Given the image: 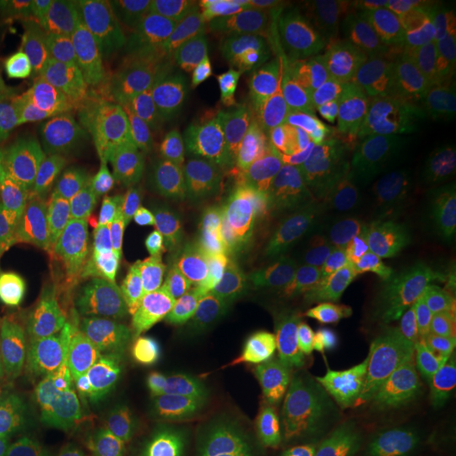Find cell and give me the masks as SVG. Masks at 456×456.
<instances>
[{"label":"cell","mask_w":456,"mask_h":456,"mask_svg":"<svg viewBox=\"0 0 456 456\" xmlns=\"http://www.w3.org/2000/svg\"><path fill=\"white\" fill-rule=\"evenodd\" d=\"M154 132L178 173L196 176L212 163L207 115L195 83L164 45L142 71Z\"/></svg>","instance_id":"obj_9"},{"label":"cell","mask_w":456,"mask_h":456,"mask_svg":"<svg viewBox=\"0 0 456 456\" xmlns=\"http://www.w3.org/2000/svg\"><path fill=\"white\" fill-rule=\"evenodd\" d=\"M282 386L274 375L262 374L247 392L244 408V426L248 436L250 452L254 453L267 435L271 424L281 414Z\"/></svg>","instance_id":"obj_38"},{"label":"cell","mask_w":456,"mask_h":456,"mask_svg":"<svg viewBox=\"0 0 456 456\" xmlns=\"http://www.w3.org/2000/svg\"><path fill=\"white\" fill-rule=\"evenodd\" d=\"M303 369L326 394L367 401L374 394L365 335L330 318L313 322L301 352Z\"/></svg>","instance_id":"obj_13"},{"label":"cell","mask_w":456,"mask_h":456,"mask_svg":"<svg viewBox=\"0 0 456 456\" xmlns=\"http://www.w3.org/2000/svg\"><path fill=\"white\" fill-rule=\"evenodd\" d=\"M313 456H365L359 433L333 416H314L308 424Z\"/></svg>","instance_id":"obj_39"},{"label":"cell","mask_w":456,"mask_h":456,"mask_svg":"<svg viewBox=\"0 0 456 456\" xmlns=\"http://www.w3.org/2000/svg\"><path fill=\"white\" fill-rule=\"evenodd\" d=\"M230 357L215 333V323L201 320L195 346L181 357V372L195 392L213 389L228 372Z\"/></svg>","instance_id":"obj_35"},{"label":"cell","mask_w":456,"mask_h":456,"mask_svg":"<svg viewBox=\"0 0 456 456\" xmlns=\"http://www.w3.org/2000/svg\"><path fill=\"white\" fill-rule=\"evenodd\" d=\"M227 338L232 362L254 374H264L279 363L289 338L284 306L265 286L233 294L216 318Z\"/></svg>","instance_id":"obj_12"},{"label":"cell","mask_w":456,"mask_h":456,"mask_svg":"<svg viewBox=\"0 0 456 456\" xmlns=\"http://www.w3.org/2000/svg\"><path fill=\"white\" fill-rule=\"evenodd\" d=\"M5 320H7V306H5V303L0 299V372H2L4 362H5V357H7L9 346H11L9 337H7Z\"/></svg>","instance_id":"obj_52"},{"label":"cell","mask_w":456,"mask_h":456,"mask_svg":"<svg viewBox=\"0 0 456 456\" xmlns=\"http://www.w3.org/2000/svg\"><path fill=\"white\" fill-rule=\"evenodd\" d=\"M419 61L431 68L456 71V33L424 39L416 46Z\"/></svg>","instance_id":"obj_44"},{"label":"cell","mask_w":456,"mask_h":456,"mask_svg":"<svg viewBox=\"0 0 456 456\" xmlns=\"http://www.w3.org/2000/svg\"><path fill=\"white\" fill-rule=\"evenodd\" d=\"M131 330L129 313L94 311L77 338L61 389L90 399Z\"/></svg>","instance_id":"obj_20"},{"label":"cell","mask_w":456,"mask_h":456,"mask_svg":"<svg viewBox=\"0 0 456 456\" xmlns=\"http://www.w3.org/2000/svg\"><path fill=\"white\" fill-rule=\"evenodd\" d=\"M45 51L48 66L43 83V102L61 122L65 149L77 152L100 118L92 86L94 66L65 37L45 43Z\"/></svg>","instance_id":"obj_15"},{"label":"cell","mask_w":456,"mask_h":456,"mask_svg":"<svg viewBox=\"0 0 456 456\" xmlns=\"http://www.w3.org/2000/svg\"><path fill=\"white\" fill-rule=\"evenodd\" d=\"M352 49L338 37L297 24L254 77L248 94L254 114L343 118L328 109L325 92Z\"/></svg>","instance_id":"obj_5"},{"label":"cell","mask_w":456,"mask_h":456,"mask_svg":"<svg viewBox=\"0 0 456 456\" xmlns=\"http://www.w3.org/2000/svg\"><path fill=\"white\" fill-rule=\"evenodd\" d=\"M367 273L380 308L423 323L440 337H456L455 291L435 230L414 242L379 250Z\"/></svg>","instance_id":"obj_4"},{"label":"cell","mask_w":456,"mask_h":456,"mask_svg":"<svg viewBox=\"0 0 456 456\" xmlns=\"http://www.w3.org/2000/svg\"><path fill=\"white\" fill-rule=\"evenodd\" d=\"M9 137L17 156L22 158H53L66 146L61 122L43 100L12 118Z\"/></svg>","instance_id":"obj_32"},{"label":"cell","mask_w":456,"mask_h":456,"mask_svg":"<svg viewBox=\"0 0 456 456\" xmlns=\"http://www.w3.org/2000/svg\"><path fill=\"white\" fill-rule=\"evenodd\" d=\"M97 456H131L141 435L139 403L105 384L94 408Z\"/></svg>","instance_id":"obj_30"},{"label":"cell","mask_w":456,"mask_h":456,"mask_svg":"<svg viewBox=\"0 0 456 456\" xmlns=\"http://www.w3.org/2000/svg\"><path fill=\"white\" fill-rule=\"evenodd\" d=\"M33 178L16 173L4 154V137L0 132V200L26 198L33 193Z\"/></svg>","instance_id":"obj_46"},{"label":"cell","mask_w":456,"mask_h":456,"mask_svg":"<svg viewBox=\"0 0 456 456\" xmlns=\"http://www.w3.org/2000/svg\"><path fill=\"white\" fill-rule=\"evenodd\" d=\"M395 11L380 0H306L297 24L318 29L355 46Z\"/></svg>","instance_id":"obj_25"},{"label":"cell","mask_w":456,"mask_h":456,"mask_svg":"<svg viewBox=\"0 0 456 456\" xmlns=\"http://www.w3.org/2000/svg\"><path fill=\"white\" fill-rule=\"evenodd\" d=\"M446 433V416L423 412L408 426L403 456H438Z\"/></svg>","instance_id":"obj_41"},{"label":"cell","mask_w":456,"mask_h":456,"mask_svg":"<svg viewBox=\"0 0 456 456\" xmlns=\"http://www.w3.org/2000/svg\"><path fill=\"white\" fill-rule=\"evenodd\" d=\"M244 212L250 227L256 233L259 247L262 276L265 286L276 296L277 301L286 305H299L306 294V276L303 259L293 245L279 237L276 232L265 225L259 213L252 208Z\"/></svg>","instance_id":"obj_27"},{"label":"cell","mask_w":456,"mask_h":456,"mask_svg":"<svg viewBox=\"0 0 456 456\" xmlns=\"http://www.w3.org/2000/svg\"><path fill=\"white\" fill-rule=\"evenodd\" d=\"M0 28L17 39L39 37L45 43L66 37L65 2L14 0L0 2Z\"/></svg>","instance_id":"obj_33"},{"label":"cell","mask_w":456,"mask_h":456,"mask_svg":"<svg viewBox=\"0 0 456 456\" xmlns=\"http://www.w3.org/2000/svg\"><path fill=\"white\" fill-rule=\"evenodd\" d=\"M247 392H212L203 406L200 429L196 436V452L218 450L244 411Z\"/></svg>","instance_id":"obj_37"},{"label":"cell","mask_w":456,"mask_h":456,"mask_svg":"<svg viewBox=\"0 0 456 456\" xmlns=\"http://www.w3.org/2000/svg\"><path fill=\"white\" fill-rule=\"evenodd\" d=\"M131 456H176V443L141 438Z\"/></svg>","instance_id":"obj_50"},{"label":"cell","mask_w":456,"mask_h":456,"mask_svg":"<svg viewBox=\"0 0 456 456\" xmlns=\"http://www.w3.org/2000/svg\"><path fill=\"white\" fill-rule=\"evenodd\" d=\"M348 122L297 115H250L244 131L215 156L205 193L239 210L256 207L279 186L301 176L316 149Z\"/></svg>","instance_id":"obj_2"},{"label":"cell","mask_w":456,"mask_h":456,"mask_svg":"<svg viewBox=\"0 0 456 456\" xmlns=\"http://www.w3.org/2000/svg\"><path fill=\"white\" fill-rule=\"evenodd\" d=\"M411 51L412 45L409 43L395 9L372 33L354 46L342 69L326 88L328 109L338 117H345L352 98L365 86L401 66L409 65Z\"/></svg>","instance_id":"obj_17"},{"label":"cell","mask_w":456,"mask_h":456,"mask_svg":"<svg viewBox=\"0 0 456 456\" xmlns=\"http://www.w3.org/2000/svg\"><path fill=\"white\" fill-rule=\"evenodd\" d=\"M440 102L443 110L455 122L456 126V71L448 73L441 83Z\"/></svg>","instance_id":"obj_51"},{"label":"cell","mask_w":456,"mask_h":456,"mask_svg":"<svg viewBox=\"0 0 456 456\" xmlns=\"http://www.w3.org/2000/svg\"><path fill=\"white\" fill-rule=\"evenodd\" d=\"M303 190L325 242L342 240L359 227L374 190V164L363 147L346 144V126L316 149Z\"/></svg>","instance_id":"obj_8"},{"label":"cell","mask_w":456,"mask_h":456,"mask_svg":"<svg viewBox=\"0 0 456 456\" xmlns=\"http://www.w3.org/2000/svg\"><path fill=\"white\" fill-rule=\"evenodd\" d=\"M105 0H68L65 2L66 37L86 54L92 36L97 26L98 16Z\"/></svg>","instance_id":"obj_42"},{"label":"cell","mask_w":456,"mask_h":456,"mask_svg":"<svg viewBox=\"0 0 456 456\" xmlns=\"http://www.w3.org/2000/svg\"><path fill=\"white\" fill-rule=\"evenodd\" d=\"M374 392L401 401L426 391L438 379L444 359L441 337L403 316L377 320L365 333Z\"/></svg>","instance_id":"obj_11"},{"label":"cell","mask_w":456,"mask_h":456,"mask_svg":"<svg viewBox=\"0 0 456 456\" xmlns=\"http://www.w3.org/2000/svg\"><path fill=\"white\" fill-rule=\"evenodd\" d=\"M265 436L279 452H310L308 428L289 414L281 412Z\"/></svg>","instance_id":"obj_43"},{"label":"cell","mask_w":456,"mask_h":456,"mask_svg":"<svg viewBox=\"0 0 456 456\" xmlns=\"http://www.w3.org/2000/svg\"><path fill=\"white\" fill-rule=\"evenodd\" d=\"M33 456H97L88 397L61 389Z\"/></svg>","instance_id":"obj_26"},{"label":"cell","mask_w":456,"mask_h":456,"mask_svg":"<svg viewBox=\"0 0 456 456\" xmlns=\"http://www.w3.org/2000/svg\"><path fill=\"white\" fill-rule=\"evenodd\" d=\"M94 97L98 117L118 126L154 131L142 73L115 68H94Z\"/></svg>","instance_id":"obj_24"},{"label":"cell","mask_w":456,"mask_h":456,"mask_svg":"<svg viewBox=\"0 0 456 456\" xmlns=\"http://www.w3.org/2000/svg\"><path fill=\"white\" fill-rule=\"evenodd\" d=\"M409 43L456 33V0H404L397 7Z\"/></svg>","instance_id":"obj_36"},{"label":"cell","mask_w":456,"mask_h":456,"mask_svg":"<svg viewBox=\"0 0 456 456\" xmlns=\"http://www.w3.org/2000/svg\"><path fill=\"white\" fill-rule=\"evenodd\" d=\"M161 39L191 82L207 117H216L250 94L254 75L230 33L218 2H151Z\"/></svg>","instance_id":"obj_3"},{"label":"cell","mask_w":456,"mask_h":456,"mask_svg":"<svg viewBox=\"0 0 456 456\" xmlns=\"http://www.w3.org/2000/svg\"><path fill=\"white\" fill-rule=\"evenodd\" d=\"M191 456H218L216 450H208V452H195Z\"/></svg>","instance_id":"obj_55"},{"label":"cell","mask_w":456,"mask_h":456,"mask_svg":"<svg viewBox=\"0 0 456 456\" xmlns=\"http://www.w3.org/2000/svg\"><path fill=\"white\" fill-rule=\"evenodd\" d=\"M24 205L33 222L37 250L53 245L83 242L102 235L97 228L71 212L51 184L37 191L34 190L24 198Z\"/></svg>","instance_id":"obj_31"},{"label":"cell","mask_w":456,"mask_h":456,"mask_svg":"<svg viewBox=\"0 0 456 456\" xmlns=\"http://www.w3.org/2000/svg\"><path fill=\"white\" fill-rule=\"evenodd\" d=\"M435 163L441 183V200L444 207L456 212V141L435 152Z\"/></svg>","instance_id":"obj_45"},{"label":"cell","mask_w":456,"mask_h":456,"mask_svg":"<svg viewBox=\"0 0 456 456\" xmlns=\"http://www.w3.org/2000/svg\"><path fill=\"white\" fill-rule=\"evenodd\" d=\"M51 186L71 212L102 235L151 218L146 207L120 181L82 152L69 158L63 175Z\"/></svg>","instance_id":"obj_14"},{"label":"cell","mask_w":456,"mask_h":456,"mask_svg":"<svg viewBox=\"0 0 456 456\" xmlns=\"http://www.w3.org/2000/svg\"><path fill=\"white\" fill-rule=\"evenodd\" d=\"M218 456H250V444H248V436L245 431L244 411L239 414L237 421L233 424L227 441L216 450Z\"/></svg>","instance_id":"obj_48"},{"label":"cell","mask_w":456,"mask_h":456,"mask_svg":"<svg viewBox=\"0 0 456 456\" xmlns=\"http://www.w3.org/2000/svg\"><path fill=\"white\" fill-rule=\"evenodd\" d=\"M83 294L94 311L131 310L166 291L178 267L141 225L118 228L78 256Z\"/></svg>","instance_id":"obj_6"},{"label":"cell","mask_w":456,"mask_h":456,"mask_svg":"<svg viewBox=\"0 0 456 456\" xmlns=\"http://www.w3.org/2000/svg\"><path fill=\"white\" fill-rule=\"evenodd\" d=\"M426 149L423 124L418 112H412L408 118L392 132L391 137L384 144L382 169L389 176L399 171L403 166L416 159Z\"/></svg>","instance_id":"obj_40"},{"label":"cell","mask_w":456,"mask_h":456,"mask_svg":"<svg viewBox=\"0 0 456 456\" xmlns=\"http://www.w3.org/2000/svg\"><path fill=\"white\" fill-rule=\"evenodd\" d=\"M195 394L180 367L139 401L141 435L147 440H176L195 406Z\"/></svg>","instance_id":"obj_28"},{"label":"cell","mask_w":456,"mask_h":456,"mask_svg":"<svg viewBox=\"0 0 456 456\" xmlns=\"http://www.w3.org/2000/svg\"><path fill=\"white\" fill-rule=\"evenodd\" d=\"M438 456H456V444L450 429H448V424H446V433H444V440L441 444V452Z\"/></svg>","instance_id":"obj_53"},{"label":"cell","mask_w":456,"mask_h":456,"mask_svg":"<svg viewBox=\"0 0 456 456\" xmlns=\"http://www.w3.org/2000/svg\"><path fill=\"white\" fill-rule=\"evenodd\" d=\"M299 0H225L218 2L228 29L240 48L267 61L297 26Z\"/></svg>","instance_id":"obj_21"},{"label":"cell","mask_w":456,"mask_h":456,"mask_svg":"<svg viewBox=\"0 0 456 456\" xmlns=\"http://www.w3.org/2000/svg\"><path fill=\"white\" fill-rule=\"evenodd\" d=\"M34 450L36 443L19 431L0 408V456H33Z\"/></svg>","instance_id":"obj_47"},{"label":"cell","mask_w":456,"mask_h":456,"mask_svg":"<svg viewBox=\"0 0 456 456\" xmlns=\"http://www.w3.org/2000/svg\"><path fill=\"white\" fill-rule=\"evenodd\" d=\"M412 112H416V83L406 65L370 83L352 98L345 118L360 137L380 146Z\"/></svg>","instance_id":"obj_19"},{"label":"cell","mask_w":456,"mask_h":456,"mask_svg":"<svg viewBox=\"0 0 456 456\" xmlns=\"http://www.w3.org/2000/svg\"><path fill=\"white\" fill-rule=\"evenodd\" d=\"M34 252L37 239L24 198L0 200V282L16 276Z\"/></svg>","instance_id":"obj_34"},{"label":"cell","mask_w":456,"mask_h":456,"mask_svg":"<svg viewBox=\"0 0 456 456\" xmlns=\"http://www.w3.org/2000/svg\"><path fill=\"white\" fill-rule=\"evenodd\" d=\"M161 45L151 2L105 0L85 58L94 68L142 73Z\"/></svg>","instance_id":"obj_16"},{"label":"cell","mask_w":456,"mask_h":456,"mask_svg":"<svg viewBox=\"0 0 456 456\" xmlns=\"http://www.w3.org/2000/svg\"><path fill=\"white\" fill-rule=\"evenodd\" d=\"M303 175L264 196L252 210L259 213L267 227L293 245L303 261H311L318 257L326 242L305 195Z\"/></svg>","instance_id":"obj_23"},{"label":"cell","mask_w":456,"mask_h":456,"mask_svg":"<svg viewBox=\"0 0 456 456\" xmlns=\"http://www.w3.org/2000/svg\"><path fill=\"white\" fill-rule=\"evenodd\" d=\"M154 220L158 245L186 279L200 322L216 325L233 294L265 286L256 233L239 208L188 183Z\"/></svg>","instance_id":"obj_1"},{"label":"cell","mask_w":456,"mask_h":456,"mask_svg":"<svg viewBox=\"0 0 456 456\" xmlns=\"http://www.w3.org/2000/svg\"><path fill=\"white\" fill-rule=\"evenodd\" d=\"M446 424H448V429H450V433H452L456 444V401L452 411L446 414Z\"/></svg>","instance_id":"obj_54"},{"label":"cell","mask_w":456,"mask_h":456,"mask_svg":"<svg viewBox=\"0 0 456 456\" xmlns=\"http://www.w3.org/2000/svg\"><path fill=\"white\" fill-rule=\"evenodd\" d=\"M61 386L12 346L0 372V408L37 444L58 403Z\"/></svg>","instance_id":"obj_18"},{"label":"cell","mask_w":456,"mask_h":456,"mask_svg":"<svg viewBox=\"0 0 456 456\" xmlns=\"http://www.w3.org/2000/svg\"><path fill=\"white\" fill-rule=\"evenodd\" d=\"M181 357L175 345L163 335L142 333L126 343L105 384L141 401L147 392L180 367Z\"/></svg>","instance_id":"obj_22"},{"label":"cell","mask_w":456,"mask_h":456,"mask_svg":"<svg viewBox=\"0 0 456 456\" xmlns=\"http://www.w3.org/2000/svg\"><path fill=\"white\" fill-rule=\"evenodd\" d=\"M5 306L11 346L61 386L77 338L94 314L78 282L65 274L37 277Z\"/></svg>","instance_id":"obj_7"},{"label":"cell","mask_w":456,"mask_h":456,"mask_svg":"<svg viewBox=\"0 0 456 456\" xmlns=\"http://www.w3.org/2000/svg\"><path fill=\"white\" fill-rule=\"evenodd\" d=\"M436 235L440 237L443 250H444V257L448 264V271H450V279H452V286L455 291L456 299V220L455 222H440L435 227Z\"/></svg>","instance_id":"obj_49"},{"label":"cell","mask_w":456,"mask_h":456,"mask_svg":"<svg viewBox=\"0 0 456 456\" xmlns=\"http://www.w3.org/2000/svg\"><path fill=\"white\" fill-rule=\"evenodd\" d=\"M326 318L350 326L362 335L370 322V289L362 267L354 259L338 262L326 276L320 293Z\"/></svg>","instance_id":"obj_29"},{"label":"cell","mask_w":456,"mask_h":456,"mask_svg":"<svg viewBox=\"0 0 456 456\" xmlns=\"http://www.w3.org/2000/svg\"><path fill=\"white\" fill-rule=\"evenodd\" d=\"M77 152L120 181L146 207L151 218L178 191V171L158 134L151 129H134L98 118Z\"/></svg>","instance_id":"obj_10"}]
</instances>
